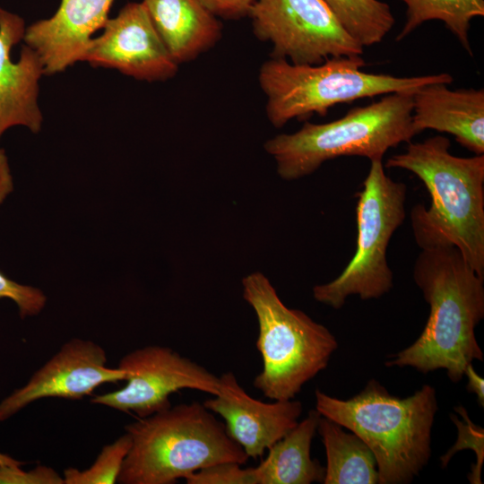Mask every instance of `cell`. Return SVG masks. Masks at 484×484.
Returning <instances> with one entry per match:
<instances>
[{
	"instance_id": "obj_1",
	"label": "cell",
	"mask_w": 484,
	"mask_h": 484,
	"mask_svg": "<svg viewBox=\"0 0 484 484\" xmlns=\"http://www.w3.org/2000/svg\"><path fill=\"white\" fill-rule=\"evenodd\" d=\"M413 280L429 306L419 338L385 362L427 374L445 369L460 382L474 359L483 361L475 328L484 317V278L480 277L454 246L421 249Z\"/></svg>"
},
{
	"instance_id": "obj_2",
	"label": "cell",
	"mask_w": 484,
	"mask_h": 484,
	"mask_svg": "<svg viewBox=\"0 0 484 484\" xmlns=\"http://www.w3.org/2000/svg\"><path fill=\"white\" fill-rule=\"evenodd\" d=\"M447 137L435 135L408 143L384 167L417 176L431 197L428 208L416 204L411 220L421 249L454 246L484 278V154L457 157Z\"/></svg>"
},
{
	"instance_id": "obj_3",
	"label": "cell",
	"mask_w": 484,
	"mask_h": 484,
	"mask_svg": "<svg viewBox=\"0 0 484 484\" xmlns=\"http://www.w3.org/2000/svg\"><path fill=\"white\" fill-rule=\"evenodd\" d=\"M315 410L358 435L377 463L378 483H411L431 456V432L438 410L433 386L424 385L412 395L391 394L370 379L359 393L341 400L315 390Z\"/></svg>"
},
{
	"instance_id": "obj_4",
	"label": "cell",
	"mask_w": 484,
	"mask_h": 484,
	"mask_svg": "<svg viewBox=\"0 0 484 484\" xmlns=\"http://www.w3.org/2000/svg\"><path fill=\"white\" fill-rule=\"evenodd\" d=\"M132 445L117 482L173 484L221 462L245 464V451L203 403L170 406L125 426Z\"/></svg>"
},
{
	"instance_id": "obj_5",
	"label": "cell",
	"mask_w": 484,
	"mask_h": 484,
	"mask_svg": "<svg viewBox=\"0 0 484 484\" xmlns=\"http://www.w3.org/2000/svg\"><path fill=\"white\" fill-rule=\"evenodd\" d=\"M414 91L384 95L328 123L306 122L295 133L269 139L264 147L285 180L310 175L325 161L339 157L383 160L389 149L410 143L418 134L412 125Z\"/></svg>"
},
{
	"instance_id": "obj_6",
	"label": "cell",
	"mask_w": 484,
	"mask_h": 484,
	"mask_svg": "<svg viewBox=\"0 0 484 484\" xmlns=\"http://www.w3.org/2000/svg\"><path fill=\"white\" fill-rule=\"evenodd\" d=\"M361 56H333L318 65H295L286 59L264 62L258 82L266 96L265 112L270 123L281 128L292 119L313 114L325 116L332 107L357 99L414 91L430 83L451 84L447 73L417 76H394L362 71Z\"/></svg>"
},
{
	"instance_id": "obj_7",
	"label": "cell",
	"mask_w": 484,
	"mask_h": 484,
	"mask_svg": "<svg viewBox=\"0 0 484 484\" xmlns=\"http://www.w3.org/2000/svg\"><path fill=\"white\" fill-rule=\"evenodd\" d=\"M242 286L243 298L254 309L259 326L255 345L263 369L254 386L273 401L294 399L327 367L338 341L305 312L286 307L262 272L244 277Z\"/></svg>"
},
{
	"instance_id": "obj_8",
	"label": "cell",
	"mask_w": 484,
	"mask_h": 484,
	"mask_svg": "<svg viewBox=\"0 0 484 484\" xmlns=\"http://www.w3.org/2000/svg\"><path fill=\"white\" fill-rule=\"evenodd\" d=\"M407 186L385 171L382 160L370 161V169L357 194V245L355 254L334 280L313 288L314 298L340 309L350 296L362 300L379 298L393 286L387 262V247L406 216Z\"/></svg>"
},
{
	"instance_id": "obj_9",
	"label": "cell",
	"mask_w": 484,
	"mask_h": 484,
	"mask_svg": "<svg viewBox=\"0 0 484 484\" xmlns=\"http://www.w3.org/2000/svg\"><path fill=\"white\" fill-rule=\"evenodd\" d=\"M247 16L255 36L272 44L273 58L318 65L364 53L324 0H255Z\"/></svg>"
},
{
	"instance_id": "obj_10",
	"label": "cell",
	"mask_w": 484,
	"mask_h": 484,
	"mask_svg": "<svg viewBox=\"0 0 484 484\" xmlns=\"http://www.w3.org/2000/svg\"><path fill=\"white\" fill-rule=\"evenodd\" d=\"M117 367L126 374V385L97 394L91 403L145 418L171 406L169 396L182 389L216 395L220 378L203 366L172 349L148 345L125 354Z\"/></svg>"
},
{
	"instance_id": "obj_11",
	"label": "cell",
	"mask_w": 484,
	"mask_h": 484,
	"mask_svg": "<svg viewBox=\"0 0 484 484\" xmlns=\"http://www.w3.org/2000/svg\"><path fill=\"white\" fill-rule=\"evenodd\" d=\"M103 30L91 39L82 62L150 82H164L177 74L179 65L167 49L143 3L125 4L116 17L107 21Z\"/></svg>"
},
{
	"instance_id": "obj_12",
	"label": "cell",
	"mask_w": 484,
	"mask_h": 484,
	"mask_svg": "<svg viewBox=\"0 0 484 484\" xmlns=\"http://www.w3.org/2000/svg\"><path fill=\"white\" fill-rule=\"evenodd\" d=\"M105 350L91 341L73 338L39 368L22 387L0 402V422L43 398L80 400L99 385L125 380L124 370L107 366Z\"/></svg>"
},
{
	"instance_id": "obj_13",
	"label": "cell",
	"mask_w": 484,
	"mask_h": 484,
	"mask_svg": "<svg viewBox=\"0 0 484 484\" xmlns=\"http://www.w3.org/2000/svg\"><path fill=\"white\" fill-rule=\"evenodd\" d=\"M219 378V393L203 403L224 419L228 435L248 458L261 457L298 424L303 411L301 402H264L251 397L232 372Z\"/></svg>"
},
{
	"instance_id": "obj_14",
	"label": "cell",
	"mask_w": 484,
	"mask_h": 484,
	"mask_svg": "<svg viewBox=\"0 0 484 484\" xmlns=\"http://www.w3.org/2000/svg\"><path fill=\"white\" fill-rule=\"evenodd\" d=\"M26 28L21 16L0 8V138L13 126H25L37 134L42 125L38 102L42 61L27 45L17 62L11 58L12 48L23 39Z\"/></svg>"
},
{
	"instance_id": "obj_15",
	"label": "cell",
	"mask_w": 484,
	"mask_h": 484,
	"mask_svg": "<svg viewBox=\"0 0 484 484\" xmlns=\"http://www.w3.org/2000/svg\"><path fill=\"white\" fill-rule=\"evenodd\" d=\"M115 0H61L55 14L26 28L23 40L39 56L45 75L65 71L81 61L103 29Z\"/></svg>"
},
{
	"instance_id": "obj_16",
	"label": "cell",
	"mask_w": 484,
	"mask_h": 484,
	"mask_svg": "<svg viewBox=\"0 0 484 484\" xmlns=\"http://www.w3.org/2000/svg\"><path fill=\"white\" fill-rule=\"evenodd\" d=\"M412 125L418 134L427 129L450 134L475 155L484 154V90L421 86L412 96Z\"/></svg>"
},
{
	"instance_id": "obj_17",
	"label": "cell",
	"mask_w": 484,
	"mask_h": 484,
	"mask_svg": "<svg viewBox=\"0 0 484 484\" xmlns=\"http://www.w3.org/2000/svg\"><path fill=\"white\" fill-rule=\"evenodd\" d=\"M142 3L178 65L194 61L221 39V23L199 0H143Z\"/></svg>"
},
{
	"instance_id": "obj_18",
	"label": "cell",
	"mask_w": 484,
	"mask_h": 484,
	"mask_svg": "<svg viewBox=\"0 0 484 484\" xmlns=\"http://www.w3.org/2000/svg\"><path fill=\"white\" fill-rule=\"evenodd\" d=\"M321 416L315 409L309 411L303 420L267 450V456L255 467L257 484L323 482L325 467L310 455Z\"/></svg>"
},
{
	"instance_id": "obj_19",
	"label": "cell",
	"mask_w": 484,
	"mask_h": 484,
	"mask_svg": "<svg viewBox=\"0 0 484 484\" xmlns=\"http://www.w3.org/2000/svg\"><path fill=\"white\" fill-rule=\"evenodd\" d=\"M317 432L326 454L324 484L378 483L375 455L358 435L323 416Z\"/></svg>"
},
{
	"instance_id": "obj_20",
	"label": "cell",
	"mask_w": 484,
	"mask_h": 484,
	"mask_svg": "<svg viewBox=\"0 0 484 484\" xmlns=\"http://www.w3.org/2000/svg\"><path fill=\"white\" fill-rule=\"evenodd\" d=\"M406 6V20L396 37L400 41L426 22L437 20L472 56L469 39L471 22L484 16V0H399Z\"/></svg>"
},
{
	"instance_id": "obj_21",
	"label": "cell",
	"mask_w": 484,
	"mask_h": 484,
	"mask_svg": "<svg viewBox=\"0 0 484 484\" xmlns=\"http://www.w3.org/2000/svg\"><path fill=\"white\" fill-rule=\"evenodd\" d=\"M347 32L363 48L382 42L395 19L380 0H324Z\"/></svg>"
},
{
	"instance_id": "obj_22",
	"label": "cell",
	"mask_w": 484,
	"mask_h": 484,
	"mask_svg": "<svg viewBox=\"0 0 484 484\" xmlns=\"http://www.w3.org/2000/svg\"><path fill=\"white\" fill-rule=\"evenodd\" d=\"M132 445L125 432L113 443L102 447L90 468L80 471L69 467L64 471V484H114L117 482L125 456Z\"/></svg>"
},
{
	"instance_id": "obj_23",
	"label": "cell",
	"mask_w": 484,
	"mask_h": 484,
	"mask_svg": "<svg viewBox=\"0 0 484 484\" xmlns=\"http://www.w3.org/2000/svg\"><path fill=\"white\" fill-rule=\"evenodd\" d=\"M454 411L462 417L463 420L451 414L450 419L457 428V440L454 445L440 457L442 468H445L452 457L459 451L471 449L475 454L476 461L468 474L471 484H481V468L484 461V429L474 424L463 406L454 407Z\"/></svg>"
},
{
	"instance_id": "obj_24",
	"label": "cell",
	"mask_w": 484,
	"mask_h": 484,
	"mask_svg": "<svg viewBox=\"0 0 484 484\" xmlns=\"http://www.w3.org/2000/svg\"><path fill=\"white\" fill-rule=\"evenodd\" d=\"M236 462H221L200 469L187 477V484H257L255 467L242 468Z\"/></svg>"
},
{
	"instance_id": "obj_25",
	"label": "cell",
	"mask_w": 484,
	"mask_h": 484,
	"mask_svg": "<svg viewBox=\"0 0 484 484\" xmlns=\"http://www.w3.org/2000/svg\"><path fill=\"white\" fill-rule=\"evenodd\" d=\"M1 298L13 300L17 305L22 318L39 315L47 302V297L39 289L20 284L0 271Z\"/></svg>"
},
{
	"instance_id": "obj_26",
	"label": "cell",
	"mask_w": 484,
	"mask_h": 484,
	"mask_svg": "<svg viewBox=\"0 0 484 484\" xmlns=\"http://www.w3.org/2000/svg\"><path fill=\"white\" fill-rule=\"evenodd\" d=\"M0 484H64V478L53 468L38 465L24 471L21 465H0Z\"/></svg>"
},
{
	"instance_id": "obj_27",
	"label": "cell",
	"mask_w": 484,
	"mask_h": 484,
	"mask_svg": "<svg viewBox=\"0 0 484 484\" xmlns=\"http://www.w3.org/2000/svg\"><path fill=\"white\" fill-rule=\"evenodd\" d=\"M217 18L238 20L247 16L255 0H199Z\"/></svg>"
},
{
	"instance_id": "obj_28",
	"label": "cell",
	"mask_w": 484,
	"mask_h": 484,
	"mask_svg": "<svg viewBox=\"0 0 484 484\" xmlns=\"http://www.w3.org/2000/svg\"><path fill=\"white\" fill-rule=\"evenodd\" d=\"M13 190V177L7 156L3 149H0V205Z\"/></svg>"
},
{
	"instance_id": "obj_29",
	"label": "cell",
	"mask_w": 484,
	"mask_h": 484,
	"mask_svg": "<svg viewBox=\"0 0 484 484\" xmlns=\"http://www.w3.org/2000/svg\"><path fill=\"white\" fill-rule=\"evenodd\" d=\"M463 376H466L468 384L466 389L470 393L477 395L478 402L481 407L484 406V380L480 377L472 367V363L469 364Z\"/></svg>"
},
{
	"instance_id": "obj_30",
	"label": "cell",
	"mask_w": 484,
	"mask_h": 484,
	"mask_svg": "<svg viewBox=\"0 0 484 484\" xmlns=\"http://www.w3.org/2000/svg\"><path fill=\"white\" fill-rule=\"evenodd\" d=\"M3 464H16V465H22V462H19L18 460H15L7 454L0 453V465Z\"/></svg>"
}]
</instances>
